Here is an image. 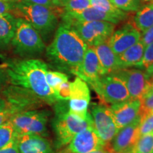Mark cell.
I'll list each match as a JSON object with an SVG mask.
<instances>
[{"label":"cell","instance_id":"obj_1","mask_svg":"<svg viewBox=\"0 0 153 153\" xmlns=\"http://www.w3.org/2000/svg\"><path fill=\"white\" fill-rule=\"evenodd\" d=\"M5 68L10 85L30 91L47 104H55L58 101L46 82L48 66L43 60L37 58L9 60Z\"/></svg>","mask_w":153,"mask_h":153},{"label":"cell","instance_id":"obj_2","mask_svg":"<svg viewBox=\"0 0 153 153\" xmlns=\"http://www.w3.org/2000/svg\"><path fill=\"white\" fill-rule=\"evenodd\" d=\"M87 45L71 28L61 24L53 41L45 48V55L51 65L60 72L75 75L81 66Z\"/></svg>","mask_w":153,"mask_h":153},{"label":"cell","instance_id":"obj_3","mask_svg":"<svg viewBox=\"0 0 153 153\" xmlns=\"http://www.w3.org/2000/svg\"><path fill=\"white\" fill-rule=\"evenodd\" d=\"M13 11L19 18L24 19L38 32L42 39L48 41L58 27V16L64 10L57 7H48L45 6L31 4L24 0L14 4Z\"/></svg>","mask_w":153,"mask_h":153},{"label":"cell","instance_id":"obj_4","mask_svg":"<svg viewBox=\"0 0 153 153\" xmlns=\"http://www.w3.org/2000/svg\"><path fill=\"white\" fill-rule=\"evenodd\" d=\"M68 101H57L55 104V116L52 127L55 136V148L68 145L77 133L92 127L91 114L86 120L76 117L69 112ZM93 128V127H92Z\"/></svg>","mask_w":153,"mask_h":153},{"label":"cell","instance_id":"obj_5","mask_svg":"<svg viewBox=\"0 0 153 153\" xmlns=\"http://www.w3.org/2000/svg\"><path fill=\"white\" fill-rule=\"evenodd\" d=\"M11 43L14 53L23 59L40 56L45 50V43L37 30L28 22L19 17Z\"/></svg>","mask_w":153,"mask_h":153},{"label":"cell","instance_id":"obj_6","mask_svg":"<svg viewBox=\"0 0 153 153\" xmlns=\"http://www.w3.org/2000/svg\"><path fill=\"white\" fill-rule=\"evenodd\" d=\"M51 112L48 110H28L16 113L9 118L17 135H48L47 124Z\"/></svg>","mask_w":153,"mask_h":153},{"label":"cell","instance_id":"obj_7","mask_svg":"<svg viewBox=\"0 0 153 153\" xmlns=\"http://www.w3.org/2000/svg\"><path fill=\"white\" fill-rule=\"evenodd\" d=\"M71 28L87 46L94 47L107 41L114 32L115 24L107 22H62Z\"/></svg>","mask_w":153,"mask_h":153},{"label":"cell","instance_id":"obj_8","mask_svg":"<svg viewBox=\"0 0 153 153\" xmlns=\"http://www.w3.org/2000/svg\"><path fill=\"white\" fill-rule=\"evenodd\" d=\"M99 99L108 104H116L130 99V95L125 83L113 74L101 76L93 86Z\"/></svg>","mask_w":153,"mask_h":153},{"label":"cell","instance_id":"obj_9","mask_svg":"<svg viewBox=\"0 0 153 153\" xmlns=\"http://www.w3.org/2000/svg\"><path fill=\"white\" fill-rule=\"evenodd\" d=\"M92 127L106 145L109 144L119 131L108 106L103 104L91 105Z\"/></svg>","mask_w":153,"mask_h":153},{"label":"cell","instance_id":"obj_10","mask_svg":"<svg viewBox=\"0 0 153 153\" xmlns=\"http://www.w3.org/2000/svg\"><path fill=\"white\" fill-rule=\"evenodd\" d=\"M70 99L68 101L69 112L76 117L86 120L89 116L88 112L91 100L90 90L86 82L79 77L70 82Z\"/></svg>","mask_w":153,"mask_h":153},{"label":"cell","instance_id":"obj_11","mask_svg":"<svg viewBox=\"0 0 153 153\" xmlns=\"http://www.w3.org/2000/svg\"><path fill=\"white\" fill-rule=\"evenodd\" d=\"M111 74L125 83L131 99H140L151 86L150 76L138 69L121 68Z\"/></svg>","mask_w":153,"mask_h":153},{"label":"cell","instance_id":"obj_12","mask_svg":"<svg viewBox=\"0 0 153 153\" xmlns=\"http://www.w3.org/2000/svg\"><path fill=\"white\" fill-rule=\"evenodd\" d=\"M140 116L129 125L120 129L107 148L111 153H133L134 148L138 140L140 125Z\"/></svg>","mask_w":153,"mask_h":153},{"label":"cell","instance_id":"obj_13","mask_svg":"<svg viewBox=\"0 0 153 153\" xmlns=\"http://www.w3.org/2000/svg\"><path fill=\"white\" fill-rule=\"evenodd\" d=\"M106 146L93 128L90 127L76 134L61 153H88Z\"/></svg>","mask_w":153,"mask_h":153},{"label":"cell","instance_id":"obj_14","mask_svg":"<svg viewBox=\"0 0 153 153\" xmlns=\"http://www.w3.org/2000/svg\"><path fill=\"white\" fill-rule=\"evenodd\" d=\"M1 93L8 104V107L16 114L30 110L42 102L30 91L11 85L6 87Z\"/></svg>","mask_w":153,"mask_h":153},{"label":"cell","instance_id":"obj_15","mask_svg":"<svg viewBox=\"0 0 153 153\" xmlns=\"http://www.w3.org/2000/svg\"><path fill=\"white\" fill-rule=\"evenodd\" d=\"M140 38V32L133 25L128 23L113 33L108 40V43L113 52L118 55L139 42Z\"/></svg>","mask_w":153,"mask_h":153},{"label":"cell","instance_id":"obj_16","mask_svg":"<svg viewBox=\"0 0 153 153\" xmlns=\"http://www.w3.org/2000/svg\"><path fill=\"white\" fill-rule=\"evenodd\" d=\"M109 108L118 130L129 125L139 117L140 110V99H131L112 104Z\"/></svg>","mask_w":153,"mask_h":153},{"label":"cell","instance_id":"obj_17","mask_svg":"<svg viewBox=\"0 0 153 153\" xmlns=\"http://www.w3.org/2000/svg\"><path fill=\"white\" fill-rule=\"evenodd\" d=\"M62 22H107L112 23L114 24H117L121 21L125 20L128 16L114 15L108 13L103 12L89 7V8L84 9L81 11H64L60 16Z\"/></svg>","mask_w":153,"mask_h":153},{"label":"cell","instance_id":"obj_18","mask_svg":"<svg viewBox=\"0 0 153 153\" xmlns=\"http://www.w3.org/2000/svg\"><path fill=\"white\" fill-rule=\"evenodd\" d=\"M75 75L91 87L103 76L99 59L93 47L87 46L81 66Z\"/></svg>","mask_w":153,"mask_h":153},{"label":"cell","instance_id":"obj_19","mask_svg":"<svg viewBox=\"0 0 153 153\" xmlns=\"http://www.w3.org/2000/svg\"><path fill=\"white\" fill-rule=\"evenodd\" d=\"M16 142L19 153H55L50 141L41 135H18Z\"/></svg>","mask_w":153,"mask_h":153},{"label":"cell","instance_id":"obj_20","mask_svg":"<svg viewBox=\"0 0 153 153\" xmlns=\"http://www.w3.org/2000/svg\"><path fill=\"white\" fill-rule=\"evenodd\" d=\"M93 48L99 59L103 76L119 70L117 55L113 52L108 41L99 43Z\"/></svg>","mask_w":153,"mask_h":153},{"label":"cell","instance_id":"obj_21","mask_svg":"<svg viewBox=\"0 0 153 153\" xmlns=\"http://www.w3.org/2000/svg\"><path fill=\"white\" fill-rule=\"evenodd\" d=\"M145 46L140 41L123 53L117 55L119 68H130L138 67L142 60Z\"/></svg>","mask_w":153,"mask_h":153},{"label":"cell","instance_id":"obj_22","mask_svg":"<svg viewBox=\"0 0 153 153\" xmlns=\"http://www.w3.org/2000/svg\"><path fill=\"white\" fill-rule=\"evenodd\" d=\"M17 18L11 13L0 15V46L11 43L16 30Z\"/></svg>","mask_w":153,"mask_h":153},{"label":"cell","instance_id":"obj_23","mask_svg":"<svg viewBox=\"0 0 153 153\" xmlns=\"http://www.w3.org/2000/svg\"><path fill=\"white\" fill-rule=\"evenodd\" d=\"M130 24L138 30L144 32L153 26V3L141 7L133 16Z\"/></svg>","mask_w":153,"mask_h":153},{"label":"cell","instance_id":"obj_24","mask_svg":"<svg viewBox=\"0 0 153 153\" xmlns=\"http://www.w3.org/2000/svg\"><path fill=\"white\" fill-rule=\"evenodd\" d=\"M53 6L65 11H81L90 7L89 0H53Z\"/></svg>","mask_w":153,"mask_h":153},{"label":"cell","instance_id":"obj_25","mask_svg":"<svg viewBox=\"0 0 153 153\" xmlns=\"http://www.w3.org/2000/svg\"><path fill=\"white\" fill-rule=\"evenodd\" d=\"M89 2H90V7H92L103 12L119 15V16H128L127 12L116 8L109 0H89Z\"/></svg>","mask_w":153,"mask_h":153},{"label":"cell","instance_id":"obj_26","mask_svg":"<svg viewBox=\"0 0 153 153\" xmlns=\"http://www.w3.org/2000/svg\"><path fill=\"white\" fill-rule=\"evenodd\" d=\"M17 136L14 126L9 119L0 126V148L12 142Z\"/></svg>","mask_w":153,"mask_h":153},{"label":"cell","instance_id":"obj_27","mask_svg":"<svg viewBox=\"0 0 153 153\" xmlns=\"http://www.w3.org/2000/svg\"><path fill=\"white\" fill-rule=\"evenodd\" d=\"M45 79H46L48 85L55 94L58 87L62 83L68 81V76L64 72L60 71L48 70L45 74Z\"/></svg>","mask_w":153,"mask_h":153},{"label":"cell","instance_id":"obj_28","mask_svg":"<svg viewBox=\"0 0 153 153\" xmlns=\"http://www.w3.org/2000/svg\"><path fill=\"white\" fill-rule=\"evenodd\" d=\"M133 153H153V131L140 136Z\"/></svg>","mask_w":153,"mask_h":153},{"label":"cell","instance_id":"obj_29","mask_svg":"<svg viewBox=\"0 0 153 153\" xmlns=\"http://www.w3.org/2000/svg\"><path fill=\"white\" fill-rule=\"evenodd\" d=\"M140 117L153 111V85H151L148 90L145 92L140 99Z\"/></svg>","mask_w":153,"mask_h":153},{"label":"cell","instance_id":"obj_30","mask_svg":"<svg viewBox=\"0 0 153 153\" xmlns=\"http://www.w3.org/2000/svg\"><path fill=\"white\" fill-rule=\"evenodd\" d=\"M116 8L123 11H137L141 7V0H109Z\"/></svg>","mask_w":153,"mask_h":153},{"label":"cell","instance_id":"obj_31","mask_svg":"<svg viewBox=\"0 0 153 153\" xmlns=\"http://www.w3.org/2000/svg\"><path fill=\"white\" fill-rule=\"evenodd\" d=\"M153 65V42L145 47L142 60L137 68L147 70Z\"/></svg>","mask_w":153,"mask_h":153},{"label":"cell","instance_id":"obj_32","mask_svg":"<svg viewBox=\"0 0 153 153\" xmlns=\"http://www.w3.org/2000/svg\"><path fill=\"white\" fill-rule=\"evenodd\" d=\"M140 118V135H145L153 131V111Z\"/></svg>","mask_w":153,"mask_h":153},{"label":"cell","instance_id":"obj_33","mask_svg":"<svg viewBox=\"0 0 153 153\" xmlns=\"http://www.w3.org/2000/svg\"><path fill=\"white\" fill-rule=\"evenodd\" d=\"M140 41L145 45V47L148 46L150 43L153 42V26L148 30H145L143 32V34L141 35Z\"/></svg>","mask_w":153,"mask_h":153},{"label":"cell","instance_id":"obj_34","mask_svg":"<svg viewBox=\"0 0 153 153\" xmlns=\"http://www.w3.org/2000/svg\"><path fill=\"white\" fill-rule=\"evenodd\" d=\"M9 84L6 68L0 66V91H1Z\"/></svg>","mask_w":153,"mask_h":153},{"label":"cell","instance_id":"obj_35","mask_svg":"<svg viewBox=\"0 0 153 153\" xmlns=\"http://www.w3.org/2000/svg\"><path fill=\"white\" fill-rule=\"evenodd\" d=\"M0 153H19L16 138L4 148H0Z\"/></svg>","mask_w":153,"mask_h":153},{"label":"cell","instance_id":"obj_36","mask_svg":"<svg viewBox=\"0 0 153 153\" xmlns=\"http://www.w3.org/2000/svg\"><path fill=\"white\" fill-rule=\"evenodd\" d=\"M15 114L16 113L9 107H7L4 110L0 111V126L6 121H7Z\"/></svg>","mask_w":153,"mask_h":153},{"label":"cell","instance_id":"obj_37","mask_svg":"<svg viewBox=\"0 0 153 153\" xmlns=\"http://www.w3.org/2000/svg\"><path fill=\"white\" fill-rule=\"evenodd\" d=\"M15 4L9 3L4 0H0V15H2L6 13H10L14 8Z\"/></svg>","mask_w":153,"mask_h":153},{"label":"cell","instance_id":"obj_38","mask_svg":"<svg viewBox=\"0 0 153 153\" xmlns=\"http://www.w3.org/2000/svg\"><path fill=\"white\" fill-rule=\"evenodd\" d=\"M25 1H27V2L34 4H38V5H42L45 6V7H55L53 6V0H24Z\"/></svg>","mask_w":153,"mask_h":153},{"label":"cell","instance_id":"obj_39","mask_svg":"<svg viewBox=\"0 0 153 153\" xmlns=\"http://www.w3.org/2000/svg\"><path fill=\"white\" fill-rule=\"evenodd\" d=\"M7 107H8V104H7V101L2 96L0 95V111L4 110Z\"/></svg>","mask_w":153,"mask_h":153},{"label":"cell","instance_id":"obj_40","mask_svg":"<svg viewBox=\"0 0 153 153\" xmlns=\"http://www.w3.org/2000/svg\"><path fill=\"white\" fill-rule=\"evenodd\" d=\"M88 153H111V152H109V150H108V148H107V146H106V148H101V149H99V150L91 151V152H88Z\"/></svg>","mask_w":153,"mask_h":153},{"label":"cell","instance_id":"obj_41","mask_svg":"<svg viewBox=\"0 0 153 153\" xmlns=\"http://www.w3.org/2000/svg\"><path fill=\"white\" fill-rule=\"evenodd\" d=\"M145 71H146L145 72V73L148 74L149 76H150L153 74V65L151 66L150 68H149L148 70H145Z\"/></svg>","mask_w":153,"mask_h":153},{"label":"cell","instance_id":"obj_42","mask_svg":"<svg viewBox=\"0 0 153 153\" xmlns=\"http://www.w3.org/2000/svg\"><path fill=\"white\" fill-rule=\"evenodd\" d=\"M4 1H7V2H9V3L16 4V3H17V2H19V1H20L21 0H4Z\"/></svg>","mask_w":153,"mask_h":153},{"label":"cell","instance_id":"obj_43","mask_svg":"<svg viewBox=\"0 0 153 153\" xmlns=\"http://www.w3.org/2000/svg\"><path fill=\"white\" fill-rule=\"evenodd\" d=\"M150 82H151V85H153V74L150 76Z\"/></svg>","mask_w":153,"mask_h":153},{"label":"cell","instance_id":"obj_44","mask_svg":"<svg viewBox=\"0 0 153 153\" xmlns=\"http://www.w3.org/2000/svg\"><path fill=\"white\" fill-rule=\"evenodd\" d=\"M149 2H150V3H153V0H149Z\"/></svg>","mask_w":153,"mask_h":153}]
</instances>
